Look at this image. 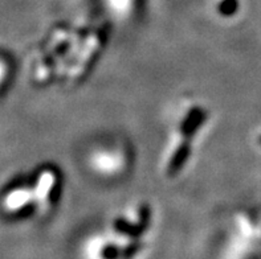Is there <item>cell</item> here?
Returning a JSON list of instances; mask_svg holds the SVG:
<instances>
[{
    "instance_id": "1",
    "label": "cell",
    "mask_w": 261,
    "mask_h": 259,
    "mask_svg": "<svg viewBox=\"0 0 261 259\" xmlns=\"http://www.w3.org/2000/svg\"><path fill=\"white\" fill-rule=\"evenodd\" d=\"M205 121V111L203 108L195 107L192 108L189 112L187 118L185 119L182 125H180V134L186 139H190L192 135L198 131V128L204 123Z\"/></svg>"
},
{
    "instance_id": "2",
    "label": "cell",
    "mask_w": 261,
    "mask_h": 259,
    "mask_svg": "<svg viewBox=\"0 0 261 259\" xmlns=\"http://www.w3.org/2000/svg\"><path fill=\"white\" fill-rule=\"evenodd\" d=\"M190 156V145L189 143H182V145L179 146L178 150L175 151V154L172 155L171 159L169 161V165H167V174L170 176L172 175H175L176 172L180 169V168L185 165L186 160L189 159Z\"/></svg>"
},
{
    "instance_id": "3",
    "label": "cell",
    "mask_w": 261,
    "mask_h": 259,
    "mask_svg": "<svg viewBox=\"0 0 261 259\" xmlns=\"http://www.w3.org/2000/svg\"><path fill=\"white\" fill-rule=\"evenodd\" d=\"M114 227H116V230L118 233L127 237H138L141 236V233L143 232V229L139 226L138 223H137V225H133V223H129L125 220H117L116 223H114Z\"/></svg>"
},
{
    "instance_id": "4",
    "label": "cell",
    "mask_w": 261,
    "mask_h": 259,
    "mask_svg": "<svg viewBox=\"0 0 261 259\" xmlns=\"http://www.w3.org/2000/svg\"><path fill=\"white\" fill-rule=\"evenodd\" d=\"M239 8L238 0H222L218 6V11L222 16H233Z\"/></svg>"
},
{
    "instance_id": "5",
    "label": "cell",
    "mask_w": 261,
    "mask_h": 259,
    "mask_svg": "<svg viewBox=\"0 0 261 259\" xmlns=\"http://www.w3.org/2000/svg\"><path fill=\"white\" fill-rule=\"evenodd\" d=\"M150 222V208L147 205H142L141 210H139V222L138 225L142 227L143 230L147 227Z\"/></svg>"
},
{
    "instance_id": "6",
    "label": "cell",
    "mask_w": 261,
    "mask_h": 259,
    "mask_svg": "<svg viewBox=\"0 0 261 259\" xmlns=\"http://www.w3.org/2000/svg\"><path fill=\"white\" fill-rule=\"evenodd\" d=\"M257 143H258V145L261 146V135H260V136H258V138H257Z\"/></svg>"
}]
</instances>
